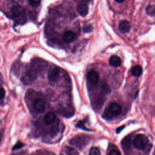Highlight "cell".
<instances>
[{
    "instance_id": "6da1fadb",
    "label": "cell",
    "mask_w": 155,
    "mask_h": 155,
    "mask_svg": "<svg viewBox=\"0 0 155 155\" xmlns=\"http://www.w3.org/2000/svg\"><path fill=\"white\" fill-rule=\"evenodd\" d=\"M122 111V108L120 105L116 102L111 103L108 108H107L104 112V117L107 119H110L113 116H117L120 114Z\"/></svg>"
},
{
    "instance_id": "7a4b0ae2",
    "label": "cell",
    "mask_w": 155,
    "mask_h": 155,
    "mask_svg": "<svg viewBox=\"0 0 155 155\" xmlns=\"http://www.w3.org/2000/svg\"><path fill=\"white\" fill-rule=\"evenodd\" d=\"M12 16L19 22H25L26 21V16L24 9L19 5H15L11 9Z\"/></svg>"
},
{
    "instance_id": "3957f363",
    "label": "cell",
    "mask_w": 155,
    "mask_h": 155,
    "mask_svg": "<svg viewBox=\"0 0 155 155\" xmlns=\"http://www.w3.org/2000/svg\"><path fill=\"white\" fill-rule=\"evenodd\" d=\"M148 139L147 137L142 134H139L137 135L133 140V145L134 147L140 150H144L148 145Z\"/></svg>"
},
{
    "instance_id": "277c9868",
    "label": "cell",
    "mask_w": 155,
    "mask_h": 155,
    "mask_svg": "<svg viewBox=\"0 0 155 155\" xmlns=\"http://www.w3.org/2000/svg\"><path fill=\"white\" fill-rule=\"evenodd\" d=\"M89 142V137L86 135H79L73 137L71 140L70 143L73 145H75L79 148H82Z\"/></svg>"
},
{
    "instance_id": "5b68a950",
    "label": "cell",
    "mask_w": 155,
    "mask_h": 155,
    "mask_svg": "<svg viewBox=\"0 0 155 155\" xmlns=\"http://www.w3.org/2000/svg\"><path fill=\"white\" fill-rule=\"evenodd\" d=\"M33 107L35 110L39 113H42L45 111V102L42 99H36L33 102Z\"/></svg>"
},
{
    "instance_id": "8992f818",
    "label": "cell",
    "mask_w": 155,
    "mask_h": 155,
    "mask_svg": "<svg viewBox=\"0 0 155 155\" xmlns=\"http://www.w3.org/2000/svg\"><path fill=\"white\" fill-rule=\"evenodd\" d=\"M36 78L35 73L33 70H29L27 72L26 74L22 78V81L25 84H28L34 81Z\"/></svg>"
},
{
    "instance_id": "52a82bcc",
    "label": "cell",
    "mask_w": 155,
    "mask_h": 155,
    "mask_svg": "<svg viewBox=\"0 0 155 155\" xmlns=\"http://www.w3.org/2000/svg\"><path fill=\"white\" fill-rule=\"evenodd\" d=\"M59 73V69L58 68L51 70L48 74V79L49 81L50 82H56L58 80Z\"/></svg>"
},
{
    "instance_id": "ba28073f",
    "label": "cell",
    "mask_w": 155,
    "mask_h": 155,
    "mask_svg": "<svg viewBox=\"0 0 155 155\" xmlns=\"http://www.w3.org/2000/svg\"><path fill=\"white\" fill-rule=\"evenodd\" d=\"M118 28L120 32H122L123 33H126L130 31L131 25L128 21H127L126 20H124V21H122L120 22V23L119 24Z\"/></svg>"
},
{
    "instance_id": "9c48e42d",
    "label": "cell",
    "mask_w": 155,
    "mask_h": 155,
    "mask_svg": "<svg viewBox=\"0 0 155 155\" xmlns=\"http://www.w3.org/2000/svg\"><path fill=\"white\" fill-rule=\"evenodd\" d=\"M87 79L91 84H96L99 81V75L94 70H91L87 74Z\"/></svg>"
},
{
    "instance_id": "30bf717a",
    "label": "cell",
    "mask_w": 155,
    "mask_h": 155,
    "mask_svg": "<svg viewBox=\"0 0 155 155\" xmlns=\"http://www.w3.org/2000/svg\"><path fill=\"white\" fill-rule=\"evenodd\" d=\"M77 10L80 15L85 16L88 13V7L87 4L84 3H80L77 6Z\"/></svg>"
},
{
    "instance_id": "8fae6325",
    "label": "cell",
    "mask_w": 155,
    "mask_h": 155,
    "mask_svg": "<svg viewBox=\"0 0 155 155\" xmlns=\"http://www.w3.org/2000/svg\"><path fill=\"white\" fill-rule=\"evenodd\" d=\"M75 35L74 33L71 31H67L62 35V39L66 43L71 42L74 40Z\"/></svg>"
},
{
    "instance_id": "7c38bea8",
    "label": "cell",
    "mask_w": 155,
    "mask_h": 155,
    "mask_svg": "<svg viewBox=\"0 0 155 155\" xmlns=\"http://www.w3.org/2000/svg\"><path fill=\"white\" fill-rule=\"evenodd\" d=\"M56 119V114L53 112V111H50L48 112L44 118V121L45 124L49 125L52 124Z\"/></svg>"
},
{
    "instance_id": "4fadbf2b",
    "label": "cell",
    "mask_w": 155,
    "mask_h": 155,
    "mask_svg": "<svg viewBox=\"0 0 155 155\" xmlns=\"http://www.w3.org/2000/svg\"><path fill=\"white\" fill-rule=\"evenodd\" d=\"M110 64L114 67H117L120 65L121 64V59L117 55H113L110 57L109 59Z\"/></svg>"
},
{
    "instance_id": "5bb4252c",
    "label": "cell",
    "mask_w": 155,
    "mask_h": 155,
    "mask_svg": "<svg viewBox=\"0 0 155 155\" xmlns=\"http://www.w3.org/2000/svg\"><path fill=\"white\" fill-rule=\"evenodd\" d=\"M142 73V68L141 66L137 65L134 66L131 69V74L134 76H140Z\"/></svg>"
},
{
    "instance_id": "9a60e30c",
    "label": "cell",
    "mask_w": 155,
    "mask_h": 155,
    "mask_svg": "<svg viewBox=\"0 0 155 155\" xmlns=\"http://www.w3.org/2000/svg\"><path fill=\"white\" fill-rule=\"evenodd\" d=\"M122 147L123 149L126 151L128 150L131 147V139L130 137H126L122 142Z\"/></svg>"
},
{
    "instance_id": "2e32d148",
    "label": "cell",
    "mask_w": 155,
    "mask_h": 155,
    "mask_svg": "<svg viewBox=\"0 0 155 155\" xmlns=\"http://www.w3.org/2000/svg\"><path fill=\"white\" fill-rule=\"evenodd\" d=\"M146 13L150 16H155V5H150L146 8Z\"/></svg>"
},
{
    "instance_id": "e0dca14e",
    "label": "cell",
    "mask_w": 155,
    "mask_h": 155,
    "mask_svg": "<svg viewBox=\"0 0 155 155\" xmlns=\"http://www.w3.org/2000/svg\"><path fill=\"white\" fill-rule=\"evenodd\" d=\"M89 154L90 155H100L101 151L98 148L92 147L90 150Z\"/></svg>"
},
{
    "instance_id": "ac0fdd59",
    "label": "cell",
    "mask_w": 155,
    "mask_h": 155,
    "mask_svg": "<svg viewBox=\"0 0 155 155\" xmlns=\"http://www.w3.org/2000/svg\"><path fill=\"white\" fill-rule=\"evenodd\" d=\"M65 151L67 154H78V152L76 151L74 148H71V147H66V150H65Z\"/></svg>"
},
{
    "instance_id": "d6986e66",
    "label": "cell",
    "mask_w": 155,
    "mask_h": 155,
    "mask_svg": "<svg viewBox=\"0 0 155 155\" xmlns=\"http://www.w3.org/2000/svg\"><path fill=\"white\" fill-rule=\"evenodd\" d=\"M41 0H28L30 4L33 7H37L41 3Z\"/></svg>"
},
{
    "instance_id": "ffe728a7",
    "label": "cell",
    "mask_w": 155,
    "mask_h": 155,
    "mask_svg": "<svg viewBox=\"0 0 155 155\" xmlns=\"http://www.w3.org/2000/svg\"><path fill=\"white\" fill-rule=\"evenodd\" d=\"M24 147V144H23L22 142H19L16 143V144L13 147V148H12V150H13V151L17 150H18V149L21 148H22V147Z\"/></svg>"
},
{
    "instance_id": "44dd1931",
    "label": "cell",
    "mask_w": 155,
    "mask_h": 155,
    "mask_svg": "<svg viewBox=\"0 0 155 155\" xmlns=\"http://www.w3.org/2000/svg\"><path fill=\"white\" fill-rule=\"evenodd\" d=\"M83 30L85 32H87V33H88V32H90L92 31L93 30V27L90 25V24H86L83 27Z\"/></svg>"
},
{
    "instance_id": "7402d4cb",
    "label": "cell",
    "mask_w": 155,
    "mask_h": 155,
    "mask_svg": "<svg viewBox=\"0 0 155 155\" xmlns=\"http://www.w3.org/2000/svg\"><path fill=\"white\" fill-rule=\"evenodd\" d=\"M110 155H119L120 154V153L119 151L116 150H112L109 152Z\"/></svg>"
},
{
    "instance_id": "603a6c76",
    "label": "cell",
    "mask_w": 155,
    "mask_h": 155,
    "mask_svg": "<svg viewBox=\"0 0 155 155\" xmlns=\"http://www.w3.org/2000/svg\"><path fill=\"white\" fill-rule=\"evenodd\" d=\"M5 90L2 88H0V99H2L5 96Z\"/></svg>"
},
{
    "instance_id": "cb8c5ba5",
    "label": "cell",
    "mask_w": 155,
    "mask_h": 155,
    "mask_svg": "<svg viewBox=\"0 0 155 155\" xmlns=\"http://www.w3.org/2000/svg\"><path fill=\"white\" fill-rule=\"evenodd\" d=\"M124 127H125V126H124V125H123V126H122V127H120L117 128V130H116V133H118L120 132V131H121V130H122Z\"/></svg>"
},
{
    "instance_id": "d4e9b609",
    "label": "cell",
    "mask_w": 155,
    "mask_h": 155,
    "mask_svg": "<svg viewBox=\"0 0 155 155\" xmlns=\"http://www.w3.org/2000/svg\"><path fill=\"white\" fill-rule=\"evenodd\" d=\"M114 1L117 2H119V3H122V2L125 1V0H114Z\"/></svg>"
}]
</instances>
